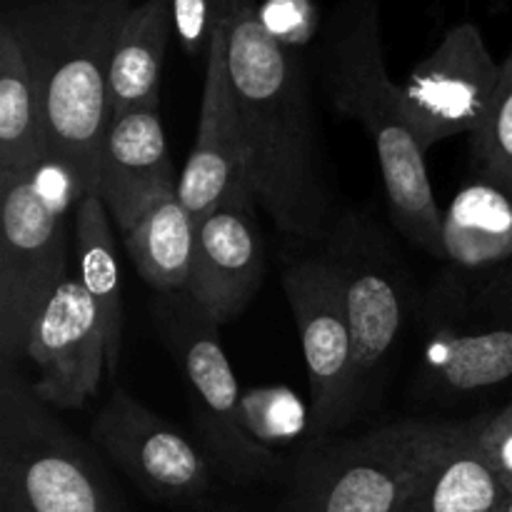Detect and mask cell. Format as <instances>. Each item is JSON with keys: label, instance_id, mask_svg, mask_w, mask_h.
Instances as JSON below:
<instances>
[{"label": "cell", "instance_id": "cell-1", "mask_svg": "<svg viewBox=\"0 0 512 512\" xmlns=\"http://www.w3.org/2000/svg\"><path fill=\"white\" fill-rule=\"evenodd\" d=\"M213 5L225 30V60L255 203L288 238H325L333 228V198L300 53L268 33L255 0Z\"/></svg>", "mask_w": 512, "mask_h": 512}, {"label": "cell", "instance_id": "cell-2", "mask_svg": "<svg viewBox=\"0 0 512 512\" xmlns=\"http://www.w3.org/2000/svg\"><path fill=\"white\" fill-rule=\"evenodd\" d=\"M133 0H28L8 20L28 60L50 158L93 193L108 135L115 40Z\"/></svg>", "mask_w": 512, "mask_h": 512}, {"label": "cell", "instance_id": "cell-3", "mask_svg": "<svg viewBox=\"0 0 512 512\" xmlns=\"http://www.w3.org/2000/svg\"><path fill=\"white\" fill-rule=\"evenodd\" d=\"M318 58L333 108L373 138L398 230L433 258H445L443 210L430 185L425 150L385 65L380 0H340L320 30Z\"/></svg>", "mask_w": 512, "mask_h": 512}, {"label": "cell", "instance_id": "cell-4", "mask_svg": "<svg viewBox=\"0 0 512 512\" xmlns=\"http://www.w3.org/2000/svg\"><path fill=\"white\" fill-rule=\"evenodd\" d=\"M83 185L58 160L0 188V358L15 368L35 318L68 278L65 213Z\"/></svg>", "mask_w": 512, "mask_h": 512}, {"label": "cell", "instance_id": "cell-5", "mask_svg": "<svg viewBox=\"0 0 512 512\" xmlns=\"http://www.w3.org/2000/svg\"><path fill=\"white\" fill-rule=\"evenodd\" d=\"M465 423L400 420L300 460L290 512H403L415 488Z\"/></svg>", "mask_w": 512, "mask_h": 512}, {"label": "cell", "instance_id": "cell-6", "mask_svg": "<svg viewBox=\"0 0 512 512\" xmlns=\"http://www.w3.org/2000/svg\"><path fill=\"white\" fill-rule=\"evenodd\" d=\"M0 512H125L98 463L15 368L0 373Z\"/></svg>", "mask_w": 512, "mask_h": 512}, {"label": "cell", "instance_id": "cell-7", "mask_svg": "<svg viewBox=\"0 0 512 512\" xmlns=\"http://www.w3.org/2000/svg\"><path fill=\"white\" fill-rule=\"evenodd\" d=\"M153 320L165 348L178 363L203 443L235 480H258L275 470L273 450L250 435L220 325L188 293H155Z\"/></svg>", "mask_w": 512, "mask_h": 512}, {"label": "cell", "instance_id": "cell-8", "mask_svg": "<svg viewBox=\"0 0 512 512\" xmlns=\"http://www.w3.org/2000/svg\"><path fill=\"white\" fill-rule=\"evenodd\" d=\"M280 280L308 365L310 428L320 438L348 423L360 398L343 285L330 258L288 260Z\"/></svg>", "mask_w": 512, "mask_h": 512}, {"label": "cell", "instance_id": "cell-9", "mask_svg": "<svg viewBox=\"0 0 512 512\" xmlns=\"http://www.w3.org/2000/svg\"><path fill=\"white\" fill-rule=\"evenodd\" d=\"M503 63L493 58L478 25H453L438 48L400 85L403 110L428 153L453 135H473L488 115Z\"/></svg>", "mask_w": 512, "mask_h": 512}, {"label": "cell", "instance_id": "cell-10", "mask_svg": "<svg viewBox=\"0 0 512 512\" xmlns=\"http://www.w3.org/2000/svg\"><path fill=\"white\" fill-rule=\"evenodd\" d=\"M25 355L38 368L33 385L45 405L78 410L110 375L108 338L98 308L78 278H65L35 318Z\"/></svg>", "mask_w": 512, "mask_h": 512}, {"label": "cell", "instance_id": "cell-11", "mask_svg": "<svg viewBox=\"0 0 512 512\" xmlns=\"http://www.w3.org/2000/svg\"><path fill=\"white\" fill-rule=\"evenodd\" d=\"M95 443L158 500H193L210 485L208 460L180 430L118 388L90 425Z\"/></svg>", "mask_w": 512, "mask_h": 512}, {"label": "cell", "instance_id": "cell-12", "mask_svg": "<svg viewBox=\"0 0 512 512\" xmlns=\"http://www.w3.org/2000/svg\"><path fill=\"white\" fill-rule=\"evenodd\" d=\"M248 183L198 225L188 293L218 325L238 318L263 285L265 253Z\"/></svg>", "mask_w": 512, "mask_h": 512}, {"label": "cell", "instance_id": "cell-13", "mask_svg": "<svg viewBox=\"0 0 512 512\" xmlns=\"http://www.w3.org/2000/svg\"><path fill=\"white\" fill-rule=\"evenodd\" d=\"M243 183H248V153L225 60V30L215 15L210 48L205 55L198 133L188 163L180 173L178 195L195 225H200L223 203L230 190Z\"/></svg>", "mask_w": 512, "mask_h": 512}, {"label": "cell", "instance_id": "cell-14", "mask_svg": "<svg viewBox=\"0 0 512 512\" xmlns=\"http://www.w3.org/2000/svg\"><path fill=\"white\" fill-rule=\"evenodd\" d=\"M178 180L160 108L113 115L93 190L105 203L113 223L120 228L160 195L175 193Z\"/></svg>", "mask_w": 512, "mask_h": 512}, {"label": "cell", "instance_id": "cell-15", "mask_svg": "<svg viewBox=\"0 0 512 512\" xmlns=\"http://www.w3.org/2000/svg\"><path fill=\"white\" fill-rule=\"evenodd\" d=\"M173 30L170 0H143L125 15L110 60L108 95L113 115L160 108V75Z\"/></svg>", "mask_w": 512, "mask_h": 512}, {"label": "cell", "instance_id": "cell-16", "mask_svg": "<svg viewBox=\"0 0 512 512\" xmlns=\"http://www.w3.org/2000/svg\"><path fill=\"white\" fill-rule=\"evenodd\" d=\"M50 160L43 110L28 60L8 20L0 23V188Z\"/></svg>", "mask_w": 512, "mask_h": 512}, {"label": "cell", "instance_id": "cell-17", "mask_svg": "<svg viewBox=\"0 0 512 512\" xmlns=\"http://www.w3.org/2000/svg\"><path fill=\"white\" fill-rule=\"evenodd\" d=\"M120 233L135 270L155 293L188 290L198 225L178 190L140 208L128 223L120 225Z\"/></svg>", "mask_w": 512, "mask_h": 512}, {"label": "cell", "instance_id": "cell-18", "mask_svg": "<svg viewBox=\"0 0 512 512\" xmlns=\"http://www.w3.org/2000/svg\"><path fill=\"white\" fill-rule=\"evenodd\" d=\"M478 420L435 458L403 512H500L510 495L478 445Z\"/></svg>", "mask_w": 512, "mask_h": 512}, {"label": "cell", "instance_id": "cell-19", "mask_svg": "<svg viewBox=\"0 0 512 512\" xmlns=\"http://www.w3.org/2000/svg\"><path fill=\"white\" fill-rule=\"evenodd\" d=\"M340 285H343L345 313H348L350 335H353L355 378L363 383L393 350L405 323L403 295L395 280L385 270L365 260L340 263Z\"/></svg>", "mask_w": 512, "mask_h": 512}, {"label": "cell", "instance_id": "cell-20", "mask_svg": "<svg viewBox=\"0 0 512 512\" xmlns=\"http://www.w3.org/2000/svg\"><path fill=\"white\" fill-rule=\"evenodd\" d=\"M443 255L458 268L485 270L512 258V198L493 183L460 190L443 213Z\"/></svg>", "mask_w": 512, "mask_h": 512}, {"label": "cell", "instance_id": "cell-21", "mask_svg": "<svg viewBox=\"0 0 512 512\" xmlns=\"http://www.w3.org/2000/svg\"><path fill=\"white\" fill-rule=\"evenodd\" d=\"M110 223L113 218L103 200L95 193H83L75 210L78 280L103 320L110 375H113L120 360V345H123V283H120L118 248H115Z\"/></svg>", "mask_w": 512, "mask_h": 512}, {"label": "cell", "instance_id": "cell-22", "mask_svg": "<svg viewBox=\"0 0 512 512\" xmlns=\"http://www.w3.org/2000/svg\"><path fill=\"white\" fill-rule=\"evenodd\" d=\"M428 365L453 393H475L512 378V328L455 330L440 323L430 333Z\"/></svg>", "mask_w": 512, "mask_h": 512}, {"label": "cell", "instance_id": "cell-23", "mask_svg": "<svg viewBox=\"0 0 512 512\" xmlns=\"http://www.w3.org/2000/svg\"><path fill=\"white\" fill-rule=\"evenodd\" d=\"M470 143L485 183L498 185L512 198V50L500 68L488 115L470 135Z\"/></svg>", "mask_w": 512, "mask_h": 512}, {"label": "cell", "instance_id": "cell-24", "mask_svg": "<svg viewBox=\"0 0 512 512\" xmlns=\"http://www.w3.org/2000/svg\"><path fill=\"white\" fill-rule=\"evenodd\" d=\"M243 418L260 445L290 443L310 423L305 405L285 388H263L243 393Z\"/></svg>", "mask_w": 512, "mask_h": 512}, {"label": "cell", "instance_id": "cell-25", "mask_svg": "<svg viewBox=\"0 0 512 512\" xmlns=\"http://www.w3.org/2000/svg\"><path fill=\"white\" fill-rule=\"evenodd\" d=\"M460 298L483 328H512V258L480 270L470 293H460Z\"/></svg>", "mask_w": 512, "mask_h": 512}, {"label": "cell", "instance_id": "cell-26", "mask_svg": "<svg viewBox=\"0 0 512 512\" xmlns=\"http://www.w3.org/2000/svg\"><path fill=\"white\" fill-rule=\"evenodd\" d=\"M260 20L278 43L298 53L323 30L313 0H265Z\"/></svg>", "mask_w": 512, "mask_h": 512}, {"label": "cell", "instance_id": "cell-27", "mask_svg": "<svg viewBox=\"0 0 512 512\" xmlns=\"http://www.w3.org/2000/svg\"><path fill=\"white\" fill-rule=\"evenodd\" d=\"M170 10H173L175 33L185 53L193 58H205L210 48V35H213V0H170Z\"/></svg>", "mask_w": 512, "mask_h": 512}, {"label": "cell", "instance_id": "cell-28", "mask_svg": "<svg viewBox=\"0 0 512 512\" xmlns=\"http://www.w3.org/2000/svg\"><path fill=\"white\" fill-rule=\"evenodd\" d=\"M478 445L512 493V403L490 418H480Z\"/></svg>", "mask_w": 512, "mask_h": 512}, {"label": "cell", "instance_id": "cell-29", "mask_svg": "<svg viewBox=\"0 0 512 512\" xmlns=\"http://www.w3.org/2000/svg\"><path fill=\"white\" fill-rule=\"evenodd\" d=\"M500 512H512V493L508 495V498H505V503H503V508H500Z\"/></svg>", "mask_w": 512, "mask_h": 512}]
</instances>
